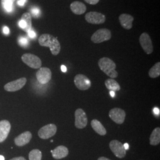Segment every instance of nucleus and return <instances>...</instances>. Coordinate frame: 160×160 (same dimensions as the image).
Instances as JSON below:
<instances>
[{
    "instance_id": "1",
    "label": "nucleus",
    "mask_w": 160,
    "mask_h": 160,
    "mask_svg": "<svg viewBox=\"0 0 160 160\" xmlns=\"http://www.w3.org/2000/svg\"><path fill=\"white\" fill-rule=\"evenodd\" d=\"M41 46L49 47L53 55H57L61 51V45L56 38L48 33L42 34L38 39Z\"/></svg>"
},
{
    "instance_id": "2",
    "label": "nucleus",
    "mask_w": 160,
    "mask_h": 160,
    "mask_svg": "<svg viewBox=\"0 0 160 160\" xmlns=\"http://www.w3.org/2000/svg\"><path fill=\"white\" fill-rule=\"evenodd\" d=\"M98 65L100 69L104 74L110 77L115 78L118 76V72L116 71V65L113 60L109 58L103 57L98 60Z\"/></svg>"
},
{
    "instance_id": "3",
    "label": "nucleus",
    "mask_w": 160,
    "mask_h": 160,
    "mask_svg": "<svg viewBox=\"0 0 160 160\" xmlns=\"http://www.w3.org/2000/svg\"><path fill=\"white\" fill-rule=\"evenodd\" d=\"M112 38V33L108 29H98L92 35L91 40L94 43H101L109 40Z\"/></svg>"
},
{
    "instance_id": "4",
    "label": "nucleus",
    "mask_w": 160,
    "mask_h": 160,
    "mask_svg": "<svg viewBox=\"0 0 160 160\" xmlns=\"http://www.w3.org/2000/svg\"><path fill=\"white\" fill-rule=\"evenodd\" d=\"M22 60L24 63L33 69H39L42 66V61L38 56L32 53H25L22 55Z\"/></svg>"
},
{
    "instance_id": "5",
    "label": "nucleus",
    "mask_w": 160,
    "mask_h": 160,
    "mask_svg": "<svg viewBox=\"0 0 160 160\" xmlns=\"http://www.w3.org/2000/svg\"><path fill=\"white\" fill-rule=\"evenodd\" d=\"M109 147L114 155L119 158H123L126 156V149L123 144L118 140H112L109 143Z\"/></svg>"
},
{
    "instance_id": "6",
    "label": "nucleus",
    "mask_w": 160,
    "mask_h": 160,
    "mask_svg": "<svg viewBox=\"0 0 160 160\" xmlns=\"http://www.w3.org/2000/svg\"><path fill=\"white\" fill-rule=\"evenodd\" d=\"M74 84L78 89L82 91H85L91 87V81L90 79L83 74H77L75 76Z\"/></svg>"
},
{
    "instance_id": "7",
    "label": "nucleus",
    "mask_w": 160,
    "mask_h": 160,
    "mask_svg": "<svg viewBox=\"0 0 160 160\" xmlns=\"http://www.w3.org/2000/svg\"><path fill=\"white\" fill-rule=\"evenodd\" d=\"M57 131V127L53 123L41 128L38 131V136L42 139H47L53 137Z\"/></svg>"
},
{
    "instance_id": "8",
    "label": "nucleus",
    "mask_w": 160,
    "mask_h": 160,
    "mask_svg": "<svg viewBox=\"0 0 160 160\" xmlns=\"http://www.w3.org/2000/svg\"><path fill=\"white\" fill-rule=\"evenodd\" d=\"M88 119L86 112L82 109H77L75 112V126L78 129L86 128Z\"/></svg>"
},
{
    "instance_id": "9",
    "label": "nucleus",
    "mask_w": 160,
    "mask_h": 160,
    "mask_svg": "<svg viewBox=\"0 0 160 160\" xmlns=\"http://www.w3.org/2000/svg\"><path fill=\"white\" fill-rule=\"evenodd\" d=\"M139 40L142 48L147 55L152 53L154 49L152 42L149 35L147 33L144 32L141 34Z\"/></svg>"
},
{
    "instance_id": "10",
    "label": "nucleus",
    "mask_w": 160,
    "mask_h": 160,
    "mask_svg": "<svg viewBox=\"0 0 160 160\" xmlns=\"http://www.w3.org/2000/svg\"><path fill=\"white\" fill-rule=\"evenodd\" d=\"M85 19L88 23L92 24H100L106 22V16L101 12H88L85 16Z\"/></svg>"
},
{
    "instance_id": "11",
    "label": "nucleus",
    "mask_w": 160,
    "mask_h": 160,
    "mask_svg": "<svg viewBox=\"0 0 160 160\" xmlns=\"http://www.w3.org/2000/svg\"><path fill=\"white\" fill-rule=\"evenodd\" d=\"M109 118L117 124H122L126 118V113L123 109L115 108L109 112Z\"/></svg>"
},
{
    "instance_id": "12",
    "label": "nucleus",
    "mask_w": 160,
    "mask_h": 160,
    "mask_svg": "<svg viewBox=\"0 0 160 160\" xmlns=\"http://www.w3.org/2000/svg\"><path fill=\"white\" fill-rule=\"evenodd\" d=\"M27 79L24 77L20 78L6 84L4 87V90L8 92H15L22 89L26 84Z\"/></svg>"
},
{
    "instance_id": "13",
    "label": "nucleus",
    "mask_w": 160,
    "mask_h": 160,
    "mask_svg": "<svg viewBox=\"0 0 160 160\" xmlns=\"http://www.w3.org/2000/svg\"><path fill=\"white\" fill-rule=\"evenodd\" d=\"M36 76L37 80L40 84H45L51 80V71L50 69L46 67H40L37 71Z\"/></svg>"
},
{
    "instance_id": "14",
    "label": "nucleus",
    "mask_w": 160,
    "mask_h": 160,
    "mask_svg": "<svg viewBox=\"0 0 160 160\" xmlns=\"http://www.w3.org/2000/svg\"><path fill=\"white\" fill-rule=\"evenodd\" d=\"M11 130V124L7 120L0 121V143L3 142L8 137Z\"/></svg>"
},
{
    "instance_id": "15",
    "label": "nucleus",
    "mask_w": 160,
    "mask_h": 160,
    "mask_svg": "<svg viewBox=\"0 0 160 160\" xmlns=\"http://www.w3.org/2000/svg\"><path fill=\"white\" fill-rule=\"evenodd\" d=\"M32 138V134L30 132H24L15 138L14 143L18 147H23L29 143Z\"/></svg>"
},
{
    "instance_id": "16",
    "label": "nucleus",
    "mask_w": 160,
    "mask_h": 160,
    "mask_svg": "<svg viewBox=\"0 0 160 160\" xmlns=\"http://www.w3.org/2000/svg\"><path fill=\"white\" fill-rule=\"evenodd\" d=\"M119 20L121 26L123 29L130 30L132 28V23L134 20V17L130 14L123 13L119 16Z\"/></svg>"
},
{
    "instance_id": "17",
    "label": "nucleus",
    "mask_w": 160,
    "mask_h": 160,
    "mask_svg": "<svg viewBox=\"0 0 160 160\" xmlns=\"http://www.w3.org/2000/svg\"><path fill=\"white\" fill-rule=\"evenodd\" d=\"M51 152L53 158L56 160L64 158L67 157L69 154L68 149L63 145L58 146L53 150H51Z\"/></svg>"
},
{
    "instance_id": "18",
    "label": "nucleus",
    "mask_w": 160,
    "mask_h": 160,
    "mask_svg": "<svg viewBox=\"0 0 160 160\" xmlns=\"http://www.w3.org/2000/svg\"><path fill=\"white\" fill-rule=\"evenodd\" d=\"M70 8L72 12L77 15H81L85 13L87 7L84 4L80 1H74L70 5Z\"/></svg>"
},
{
    "instance_id": "19",
    "label": "nucleus",
    "mask_w": 160,
    "mask_h": 160,
    "mask_svg": "<svg viewBox=\"0 0 160 160\" xmlns=\"http://www.w3.org/2000/svg\"><path fill=\"white\" fill-rule=\"evenodd\" d=\"M91 125L93 130L98 135L101 136H104L106 135V129L99 120L97 119L92 120L91 122Z\"/></svg>"
},
{
    "instance_id": "20",
    "label": "nucleus",
    "mask_w": 160,
    "mask_h": 160,
    "mask_svg": "<svg viewBox=\"0 0 160 160\" xmlns=\"http://www.w3.org/2000/svg\"><path fill=\"white\" fill-rule=\"evenodd\" d=\"M160 143V128L157 127L152 131L150 137L149 143L151 145L155 146Z\"/></svg>"
},
{
    "instance_id": "21",
    "label": "nucleus",
    "mask_w": 160,
    "mask_h": 160,
    "mask_svg": "<svg viewBox=\"0 0 160 160\" xmlns=\"http://www.w3.org/2000/svg\"><path fill=\"white\" fill-rule=\"evenodd\" d=\"M104 84L108 90L112 92L119 91L121 88L119 84L113 78L107 79L104 82Z\"/></svg>"
},
{
    "instance_id": "22",
    "label": "nucleus",
    "mask_w": 160,
    "mask_h": 160,
    "mask_svg": "<svg viewBox=\"0 0 160 160\" xmlns=\"http://www.w3.org/2000/svg\"><path fill=\"white\" fill-rule=\"evenodd\" d=\"M21 20H22L24 23L26 24V28L24 30L26 32H29V31L32 29V15L29 12H25L24 13Z\"/></svg>"
},
{
    "instance_id": "23",
    "label": "nucleus",
    "mask_w": 160,
    "mask_h": 160,
    "mask_svg": "<svg viewBox=\"0 0 160 160\" xmlns=\"http://www.w3.org/2000/svg\"><path fill=\"white\" fill-rule=\"evenodd\" d=\"M149 76L151 78H155L160 75V62H158L149 69L148 72Z\"/></svg>"
},
{
    "instance_id": "24",
    "label": "nucleus",
    "mask_w": 160,
    "mask_h": 160,
    "mask_svg": "<svg viewBox=\"0 0 160 160\" xmlns=\"http://www.w3.org/2000/svg\"><path fill=\"white\" fill-rule=\"evenodd\" d=\"M42 153L38 149H33L29 152V160H42Z\"/></svg>"
},
{
    "instance_id": "25",
    "label": "nucleus",
    "mask_w": 160,
    "mask_h": 160,
    "mask_svg": "<svg viewBox=\"0 0 160 160\" xmlns=\"http://www.w3.org/2000/svg\"><path fill=\"white\" fill-rule=\"evenodd\" d=\"M16 0H2L1 2L4 8L6 9L7 12H10L12 11L13 8V2Z\"/></svg>"
},
{
    "instance_id": "26",
    "label": "nucleus",
    "mask_w": 160,
    "mask_h": 160,
    "mask_svg": "<svg viewBox=\"0 0 160 160\" xmlns=\"http://www.w3.org/2000/svg\"><path fill=\"white\" fill-rule=\"evenodd\" d=\"M18 44L21 46H26L28 44V40L25 38H21L18 40Z\"/></svg>"
},
{
    "instance_id": "27",
    "label": "nucleus",
    "mask_w": 160,
    "mask_h": 160,
    "mask_svg": "<svg viewBox=\"0 0 160 160\" xmlns=\"http://www.w3.org/2000/svg\"><path fill=\"white\" fill-rule=\"evenodd\" d=\"M84 1L91 5H96L100 1V0H84Z\"/></svg>"
},
{
    "instance_id": "28",
    "label": "nucleus",
    "mask_w": 160,
    "mask_h": 160,
    "mask_svg": "<svg viewBox=\"0 0 160 160\" xmlns=\"http://www.w3.org/2000/svg\"><path fill=\"white\" fill-rule=\"evenodd\" d=\"M32 12L33 15L34 16V17H38L39 16V13H40V11H39V10L38 8H33L32 10Z\"/></svg>"
},
{
    "instance_id": "29",
    "label": "nucleus",
    "mask_w": 160,
    "mask_h": 160,
    "mask_svg": "<svg viewBox=\"0 0 160 160\" xmlns=\"http://www.w3.org/2000/svg\"><path fill=\"white\" fill-rule=\"evenodd\" d=\"M28 34H29V37L31 38H34L36 37V33L33 31H32L31 30L28 32Z\"/></svg>"
},
{
    "instance_id": "30",
    "label": "nucleus",
    "mask_w": 160,
    "mask_h": 160,
    "mask_svg": "<svg viewBox=\"0 0 160 160\" xmlns=\"http://www.w3.org/2000/svg\"><path fill=\"white\" fill-rule=\"evenodd\" d=\"M10 160H27L25 158L23 157H14Z\"/></svg>"
},
{
    "instance_id": "31",
    "label": "nucleus",
    "mask_w": 160,
    "mask_h": 160,
    "mask_svg": "<svg viewBox=\"0 0 160 160\" xmlns=\"http://www.w3.org/2000/svg\"><path fill=\"white\" fill-rule=\"evenodd\" d=\"M3 32H4V34H8L10 32V30L7 27H4V29H3Z\"/></svg>"
},
{
    "instance_id": "32",
    "label": "nucleus",
    "mask_w": 160,
    "mask_h": 160,
    "mask_svg": "<svg viewBox=\"0 0 160 160\" xmlns=\"http://www.w3.org/2000/svg\"><path fill=\"white\" fill-rule=\"evenodd\" d=\"M26 0H19L18 1V4L20 6H23Z\"/></svg>"
},
{
    "instance_id": "33",
    "label": "nucleus",
    "mask_w": 160,
    "mask_h": 160,
    "mask_svg": "<svg viewBox=\"0 0 160 160\" xmlns=\"http://www.w3.org/2000/svg\"><path fill=\"white\" fill-rule=\"evenodd\" d=\"M154 113L155 114H159L160 113V110H159V109H158V108H154Z\"/></svg>"
},
{
    "instance_id": "34",
    "label": "nucleus",
    "mask_w": 160,
    "mask_h": 160,
    "mask_svg": "<svg viewBox=\"0 0 160 160\" xmlns=\"http://www.w3.org/2000/svg\"><path fill=\"white\" fill-rule=\"evenodd\" d=\"M97 160H111L109 159V158H106V157H99Z\"/></svg>"
},
{
    "instance_id": "35",
    "label": "nucleus",
    "mask_w": 160,
    "mask_h": 160,
    "mask_svg": "<svg viewBox=\"0 0 160 160\" xmlns=\"http://www.w3.org/2000/svg\"><path fill=\"white\" fill-rule=\"evenodd\" d=\"M61 70H62V71L63 72H65L67 71V68H66V67L64 66V65H62V66H61Z\"/></svg>"
},
{
    "instance_id": "36",
    "label": "nucleus",
    "mask_w": 160,
    "mask_h": 160,
    "mask_svg": "<svg viewBox=\"0 0 160 160\" xmlns=\"http://www.w3.org/2000/svg\"><path fill=\"white\" fill-rule=\"evenodd\" d=\"M123 146H124V148L125 149L127 150V149H129V145L128 144V143H125V145H123Z\"/></svg>"
},
{
    "instance_id": "37",
    "label": "nucleus",
    "mask_w": 160,
    "mask_h": 160,
    "mask_svg": "<svg viewBox=\"0 0 160 160\" xmlns=\"http://www.w3.org/2000/svg\"><path fill=\"white\" fill-rule=\"evenodd\" d=\"M110 96H111L112 97H114V96H115V92L110 91Z\"/></svg>"
},
{
    "instance_id": "38",
    "label": "nucleus",
    "mask_w": 160,
    "mask_h": 160,
    "mask_svg": "<svg viewBox=\"0 0 160 160\" xmlns=\"http://www.w3.org/2000/svg\"><path fill=\"white\" fill-rule=\"evenodd\" d=\"M0 160H5V158L2 155H0Z\"/></svg>"
}]
</instances>
